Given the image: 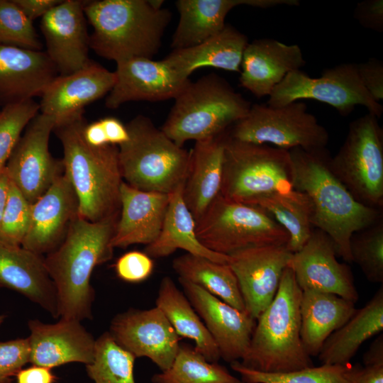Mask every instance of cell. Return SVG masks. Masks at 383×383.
<instances>
[{
	"label": "cell",
	"instance_id": "6da1fadb",
	"mask_svg": "<svg viewBox=\"0 0 383 383\" xmlns=\"http://www.w3.org/2000/svg\"><path fill=\"white\" fill-rule=\"evenodd\" d=\"M289 151L293 189L309 197L313 228L328 235L337 255L352 262V235L381 219V210L364 205L353 196L331 170V157L326 148L314 150L297 148Z\"/></svg>",
	"mask_w": 383,
	"mask_h": 383
},
{
	"label": "cell",
	"instance_id": "7a4b0ae2",
	"mask_svg": "<svg viewBox=\"0 0 383 383\" xmlns=\"http://www.w3.org/2000/svg\"><path fill=\"white\" fill-rule=\"evenodd\" d=\"M118 217L91 222L77 215L62 243L44 257L57 292L59 317L91 318V275L96 266L113 257L111 242Z\"/></svg>",
	"mask_w": 383,
	"mask_h": 383
},
{
	"label": "cell",
	"instance_id": "3957f363",
	"mask_svg": "<svg viewBox=\"0 0 383 383\" xmlns=\"http://www.w3.org/2000/svg\"><path fill=\"white\" fill-rule=\"evenodd\" d=\"M86 124L84 114H81L55 126L53 131L63 148L64 172L77 197V215L98 222L119 216L123 179L118 147L88 144L83 135Z\"/></svg>",
	"mask_w": 383,
	"mask_h": 383
},
{
	"label": "cell",
	"instance_id": "277c9868",
	"mask_svg": "<svg viewBox=\"0 0 383 383\" xmlns=\"http://www.w3.org/2000/svg\"><path fill=\"white\" fill-rule=\"evenodd\" d=\"M86 18L93 28L89 48L116 62L157 53L172 13L149 0L84 1Z\"/></svg>",
	"mask_w": 383,
	"mask_h": 383
},
{
	"label": "cell",
	"instance_id": "5b68a950",
	"mask_svg": "<svg viewBox=\"0 0 383 383\" xmlns=\"http://www.w3.org/2000/svg\"><path fill=\"white\" fill-rule=\"evenodd\" d=\"M301 292L293 272L287 267L274 298L256 320L242 365L268 373L313 366L300 335Z\"/></svg>",
	"mask_w": 383,
	"mask_h": 383
},
{
	"label": "cell",
	"instance_id": "8992f818",
	"mask_svg": "<svg viewBox=\"0 0 383 383\" xmlns=\"http://www.w3.org/2000/svg\"><path fill=\"white\" fill-rule=\"evenodd\" d=\"M251 103L221 76L211 73L190 82L174 99L160 128L177 145L226 132L248 113Z\"/></svg>",
	"mask_w": 383,
	"mask_h": 383
},
{
	"label": "cell",
	"instance_id": "52a82bcc",
	"mask_svg": "<svg viewBox=\"0 0 383 383\" xmlns=\"http://www.w3.org/2000/svg\"><path fill=\"white\" fill-rule=\"evenodd\" d=\"M126 127L129 139L118 146L123 182L139 190L167 194L184 184L190 151L177 145L147 116H135Z\"/></svg>",
	"mask_w": 383,
	"mask_h": 383
},
{
	"label": "cell",
	"instance_id": "ba28073f",
	"mask_svg": "<svg viewBox=\"0 0 383 383\" xmlns=\"http://www.w3.org/2000/svg\"><path fill=\"white\" fill-rule=\"evenodd\" d=\"M292 189V163L289 150L238 141L226 133L221 196L250 205L263 196Z\"/></svg>",
	"mask_w": 383,
	"mask_h": 383
},
{
	"label": "cell",
	"instance_id": "9c48e42d",
	"mask_svg": "<svg viewBox=\"0 0 383 383\" xmlns=\"http://www.w3.org/2000/svg\"><path fill=\"white\" fill-rule=\"evenodd\" d=\"M196 234L207 249L226 255L251 247L287 245L289 240L265 211L221 194L196 222Z\"/></svg>",
	"mask_w": 383,
	"mask_h": 383
},
{
	"label": "cell",
	"instance_id": "30bf717a",
	"mask_svg": "<svg viewBox=\"0 0 383 383\" xmlns=\"http://www.w3.org/2000/svg\"><path fill=\"white\" fill-rule=\"evenodd\" d=\"M330 166L357 201L382 209L383 130L375 116L368 113L350 122Z\"/></svg>",
	"mask_w": 383,
	"mask_h": 383
},
{
	"label": "cell",
	"instance_id": "8fae6325",
	"mask_svg": "<svg viewBox=\"0 0 383 383\" xmlns=\"http://www.w3.org/2000/svg\"><path fill=\"white\" fill-rule=\"evenodd\" d=\"M230 138L245 143L266 144L290 150L326 148L329 133L301 101L272 107L251 104L247 115L228 130Z\"/></svg>",
	"mask_w": 383,
	"mask_h": 383
},
{
	"label": "cell",
	"instance_id": "7c38bea8",
	"mask_svg": "<svg viewBox=\"0 0 383 383\" xmlns=\"http://www.w3.org/2000/svg\"><path fill=\"white\" fill-rule=\"evenodd\" d=\"M301 99L325 103L342 116H348L358 105L377 118L383 113L382 104L364 87L355 63L325 69L318 77H311L301 70L293 71L273 89L267 104L279 107Z\"/></svg>",
	"mask_w": 383,
	"mask_h": 383
},
{
	"label": "cell",
	"instance_id": "4fadbf2b",
	"mask_svg": "<svg viewBox=\"0 0 383 383\" xmlns=\"http://www.w3.org/2000/svg\"><path fill=\"white\" fill-rule=\"evenodd\" d=\"M55 119L38 113L28 124L5 166L11 182L30 204L35 202L64 173L62 160L49 150Z\"/></svg>",
	"mask_w": 383,
	"mask_h": 383
},
{
	"label": "cell",
	"instance_id": "5bb4252c",
	"mask_svg": "<svg viewBox=\"0 0 383 383\" xmlns=\"http://www.w3.org/2000/svg\"><path fill=\"white\" fill-rule=\"evenodd\" d=\"M109 333L135 358L148 357L162 371L171 366L180 346L179 337L157 306L118 314L111 321Z\"/></svg>",
	"mask_w": 383,
	"mask_h": 383
},
{
	"label": "cell",
	"instance_id": "9a60e30c",
	"mask_svg": "<svg viewBox=\"0 0 383 383\" xmlns=\"http://www.w3.org/2000/svg\"><path fill=\"white\" fill-rule=\"evenodd\" d=\"M293 253L282 245L251 247L229 255L245 310L257 320L271 304Z\"/></svg>",
	"mask_w": 383,
	"mask_h": 383
},
{
	"label": "cell",
	"instance_id": "2e32d148",
	"mask_svg": "<svg viewBox=\"0 0 383 383\" xmlns=\"http://www.w3.org/2000/svg\"><path fill=\"white\" fill-rule=\"evenodd\" d=\"M337 255L330 237L314 228L302 248L293 253L288 267L302 291L331 293L355 303L359 296L352 272L338 261Z\"/></svg>",
	"mask_w": 383,
	"mask_h": 383
},
{
	"label": "cell",
	"instance_id": "e0dca14e",
	"mask_svg": "<svg viewBox=\"0 0 383 383\" xmlns=\"http://www.w3.org/2000/svg\"><path fill=\"white\" fill-rule=\"evenodd\" d=\"M183 292L214 340L221 358L241 360L250 345L256 320L200 287L178 277Z\"/></svg>",
	"mask_w": 383,
	"mask_h": 383
},
{
	"label": "cell",
	"instance_id": "ac0fdd59",
	"mask_svg": "<svg viewBox=\"0 0 383 383\" xmlns=\"http://www.w3.org/2000/svg\"><path fill=\"white\" fill-rule=\"evenodd\" d=\"M115 84L105 106L116 109L133 101H159L175 99L190 83L163 60L134 57L116 62Z\"/></svg>",
	"mask_w": 383,
	"mask_h": 383
},
{
	"label": "cell",
	"instance_id": "d6986e66",
	"mask_svg": "<svg viewBox=\"0 0 383 383\" xmlns=\"http://www.w3.org/2000/svg\"><path fill=\"white\" fill-rule=\"evenodd\" d=\"M84 3L81 0L61 1L41 18L45 52L60 75L72 74L91 61L88 54L89 35Z\"/></svg>",
	"mask_w": 383,
	"mask_h": 383
},
{
	"label": "cell",
	"instance_id": "ffe728a7",
	"mask_svg": "<svg viewBox=\"0 0 383 383\" xmlns=\"http://www.w3.org/2000/svg\"><path fill=\"white\" fill-rule=\"evenodd\" d=\"M115 82L114 72L91 61L72 74L57 76L40 96V111L60 125L84 114V107L108 94Z\"/></svg>",
	"mask_w": 383,
	"mask_h": 383
},
{
	"label": "cell",
	"instance_id": "44dd1931",
	"mask_svg": "<svg viewBox=\"0 0 383 383\" xmlns=\"http://www.w3.org/2000/svg\"><path fill=\"white\" fill-rule=\"evenodd\" d=\"M77 213V197L64 172L31 204L30 223L21 246L40 255L48 254L62 243Z\"/></svg>",
	"mask_w": 383,
	"mask_h": 383
},
{
	"label": "cell",
	"instance_id": "7402d4cb",
	"mask_svg": "<svg viewBox=\"0 0 383 383\" xmlns=\"http://www.w3.org/2000/svg\"><path fill=\"white\" fill-rule=\"evenodd\" d=\"M80 322L62 318L53 324L30 320V362L50 369L70 362L91 363L96 340Z\"/></svg>",
	"mask_w": 383,
	"mask_h": 383
},
{
	"label": "cell",
	"instance_id": "603a6c76",
	"mask_svg": "<svg viewBox=\"0 0 383 383\" xmlns=\"http://www.w3.org/2000/svg\"><path fill=\"white\" fill-rule=\"evenodd\" d=\"M306 65L301 48L272 38L248 43L242 57L240 84L255 96H270L287 74Z\"/></svg>",
	"mask_w": 383,
	"mask_h": 383
},
{
	"label": "cell",
	"instance_id": "cb8c5ba5",
	"mask_svg": "<svg viewBox=\"0 0 383 383\" xmlns=\"http://www.w3.org/2000/svg\"><path fill=\"white\" fill-rule=\"evenodd\" d=\"M57 76L45 51L0 43V106L40 96Z\"/></svg>",
	"mask_w": 383,
	"mask_h": 383
},
{
	"label": "cell",
	"instance_id": "d4e9b609",
	"mask_svg": "<svg viewBox=\"0 0 383 383\" xmlns=\"http://www.w3.org/2000/svg\"><path fill=\"white\" fill-rule=\"evenodd\" d=\"M298 0H178L179 21L172 38L173 50L196 45L221 32L226 17L241 5L260 9L279 5L299 6Z\"/></svg>",
	"mask_w": 383,
	"mask_h": 383
},
{
	"label": "cell",
	"instance_id": "484cf974",
	"mask_svg": "<svg viewBox=\"0 0 383 383\" xmlns=\"http://www.w3.org/2000/svg\"><path fill=\"white\" fill-rule=\"evenodd\" d=\"M168 203L167 194L139 190L123 182L120 214L111 246L125 248L153 243L161 231Z\"/></svg>",
	"mask_w": 383,
	"mask_h": 383
},
{
	"label": "cell",
	"instance_id": "4316f807",
	"mask_svg": "<svg viewBox=\"0 0 383 383\" xmlns=\"http://www.w3.org/2000/svg\"><path fill=\"white\" fill-rule=\"evenodd\" d=\"M16 291L59 317L57 292L44 257L0 242V289Z\"/></svg>",
	"mask_w": 383,
	"mask_h": 383
},
{
	"label": "cell",
	"instance_id": "83f0119b",
	"mask_svg": "<svg viewBox=\"0 0 383 383\" xmlns=\"http://www.w3.org/2000/svg\"><path fill=\"white\" fill-rule=\"evenodd\" d=\"M226 132L195 141L183 187V199L196 222L221 194Z\"/></svg>",
	"mask_w": 383,
	"mask_h": 383
},
{
	"label": "cell",
	"instance_id": "f1b7e54d",
	"mask_svg": "<svg viewBox=\"0 0 383 383\" xmlns=\"http://www.w3.org/2000/svg\"><path fill=\"white\" fill-rule=\"evenodd\" d=\"M248 43L245 35L230 24L206 40L192 47L173 50L162 59L180 76L189 78L196 70L214 67L240 72L243 54Z\"/></svg>",
	"mask_w": 383,
	"mask_h": 383
},
{
	"label": "cell",
	"instance_id": "f546056e",
	"mask_svg": "<svg viewBox=\"0 0 383 383\" xmlns=\"http://www.w3.org/2000/svg\"><path fill=\"white\" fill-rule=\"evenodd\" d=\"M355 303L338 295L316 290L301 292V340L305 351L318 356L324 342L355 313Z\"/></svg>",
	"mask_w": 383,
	"mask_h": 383
},
{
	"label": "cell",
	"instance_id": "4dcf8cb0",
	"mask_svg": "<svg viewBox=\"0 0 383 383\" xmlns=\"http://www.w3.org/2000/svg\"><path fill=\"white\" fill-rule=\"evenodd\" d=\"M184 184L169 195V203L160 235L145 248L150 257L159 258L172 255L178 249L187 253L228 264L229 256L213 252L204 246L196 234V221L183 199Z\"/></svg>",
	"mask_w": 383,
	"mask_h": 383
},
{
	"label": "cell",
	"instance_id": "1f68e13d",
	"mask_svg": "<svg viewBox=\"0 0 383 383\" xmlns=\"http://www.w3.org/2000/svg\"><path fill=\"white\" fill-rule=\"evenodd\" d=\"M383 329V287L324 342L318 355L323 364L350 363L361 345Z\"/></svg>",
	"mask_w": 383,
	"mask_h": 383
},
{
	"label": "cell",
	"instance_id": "d6a6232c",
	"mask_svg": "<svg viewBox=\"0 0 383 383\" xmlns=\"http://www.w3.org/2000/svg\"><path fill=\"white\" fill-rule=\"evenodd\" d=\"M179 337L194 342V349L208 361L218 362V347L184 292L170 277L162 278L155 301Z\"/></svg>",
	"mask_w": 383,
	"mask_h": 383
},
{
	"label": "cell",
	"instance_id": "836d02e7",
	"mask_svg": "<svg viewBox=\"0 0 383 383\" xmlns=\"http://www.w3.org/2000/svg\"><path fill=\"white\" fill-rule=\"evenodd\" d=\"M250 205L265 211L285 230L289 235L286 247L292 253L302 248L314 229L311 203L301 192L292 189L270 194L255 199Z\"/></svg>",
	"mask_w": 383,
	"mask_h": 383
},
{
	"label": "cell",
	"instance_id": "e575fe53",
	"mask_svg": "<svg viewBox=\"0 0 383 383\" xmlns=\"http://www.w3.org/2000/svg\"><path fill=\"white\" fill-rule=\"evenodd\" d=\"M172 267L179 278L200 287L239 310H245L237 278L228 264L187 252L173 260Z\"/></svg>",
	"mask_w": 383,
	"mask_h": 383
},
{
	"label": "cell",
	"instance_id": "d590c367",
	"mask_svg": "<svg viewBox=\"0 0 383 383\" xmlns=\"http://www.w3.org/2000/svg\"><path fill=\"white\" fill-rule=\"evenodd\" d=\"M153 383H244L218 362L208 361L194 348L180 345L166 370L152 377Z\"/></svg>",
	"mask_w": 383,
	"mask_h": 383
},
{
	"label": "cell",
	"instance_id": "8d00e7d4",
	"mask_svg": "<svg viewBox=\"0 0 383 383\" xmlns=\"http://www.w3.org/2000/svg\"><path fill=\"white\" fill-rule=\"evenodd\" d=\"M135 360L106 332L96 340L94 360L86 365L87 374L95 383H135Z\"/></svg>",
	"mask_w": 383,
	"mask_h": 383
},
{
	"label": "cell",
	"instance_id": "74e56055",
	"mask_svg": "<svg viewBox=\"0 0 383 383\" xmlns=\"http://www.w3.org/2000/svg\"><path fill=\"white\" fill-rule=\"evenodd\" d=\"M244 383H353V365H326L285 372L268 373L244 367L239 361L231 363Z\"/></svg>",
	"mask_w": 383,
	"mask_h": 383
},
{
	"label": "cell",
	"instance_id": "f35d334b",
	"mask_svg": "<svg viewBox=\"0 0 383 383\" xmlns=\"http://www.w3.org/2000/svg\"><path fill=\"white\" fill-rule=\"evenodd\" d=\"M352 262L368 281L383 283V221L355 233L350 240Z\"/></svg>",
	"mask_w": 383,
	"mask_h": 383
},
{
	"label": "cell",
	"instance_id": "ab89813d",
	"mask_svg": "<svg viewBox=\"0 0 383 383\" xmlns=\"http://www.w3.org/2000/svg\"><path fill=\"white\" fill-rule=\"evenodd\" d=\"M39 111V104L33 99L2 108L0 111V171L5 167L23 130Z\"/></svg>",
	"mask_w": 383,
	"mask_h": 383
},
{
	"label": "cell",
	"instance_id": "60d3db41",
	"mask_svg": "<svg viewBox=\"0 0 383 383\" xmlns=\"http://www.w3.org/2000/svg\"><path fill=\"white\" fill-rule=\"evenodd\" d=\"M0 43L42 50L43 45L29 20L13 0H0Z\"/></svg>",
	"mask_w": 383,
	"mask_h": 383
},
{
	"label": "cell",
	"instance_id": "b9f144b4",
	"mask_svg": "<svg viewBox=\"0 0 383 383\" xmlns=\"http://www.w3.org/2000/svg\"><path fill=\"white\" fill-rule=\"evenodd\" d=\"M31 204L11 182L8 199L0 224V242L21 246L30 218Z\"/></svg>",
	"mask_w": 383,
	"mask_h": 383
},
{
	"label": "cell",
	"instance_id": "7bdbcfd3",
	"mask_svg": "<svg viewBox=\"0 0 383 383\" xmlns=\"http://www.w3.org/2000/svg\"><path fill=\"white\" fill-rule=\"evenodd\" d=\"M28 338L0 342V383H11L13 377L30 362Z\"/></svg>",
	"mask_w": 383,
	"mask_h": 383
},
{
	"label": "cell",
	"instance_id": "ee69618b",
	"mask_svg": "<svg viewBox=\"0 0 383 383\" xmlns=\"http://www.w3.org/2000/svg\"><path fill=\"white\" fill-rule=\"evenodd\" d=\"M154 262L145 252L130 251L121 255L116 262L115 270L122 280L138 283L148 279L152 273Z\"/></svg>",
	"mask_w": 383,
	"mask_h": 383
},
{
	"label": "cell",
	"instance_id": "f6af8a7d",
	"mask_svg": "<svg viewBox=\"0 0 383 383\" xmlns=\"http://www.w3.org/2000/svg\"><path fill=\"white\" fill-rule=\"evenodd\" d=\"M360 79L371 96L378 103L383 99V63L377 58H370L357 64Z\"/></svg>",
	"mask_w": 383,
	"mask_h": 383
},
{
	"label": "cell",
	"instance_id": "bcb514c9",
	"mask_svg": "<svg viewBox=\"0 0 383 383\" xmlns=\"http://www.w3.org/2000/svg\"><path fill=\"white\" fill-rule=\"evenodd\" d=\"M354 18L367 29L383 31V0H365L357 4Z\"/></svg>",
	"mask_w": 383,
	"mask_h": 383
},
{
	"label": "cell",
	"instance_id": "7dc6e473",
	"mask_svg": "<svg viewBox=\"0 0 383 383\" xmlns=\"http://www.w3.org/2000/svg\"><path fill=\"white\" fill-rule=\"evenodd\" d=\"M109 144L120 145L129 139V133L126 126L119 119L108 116L100 119Z\"/></svg>",
	"mask_w": 383,
	"mask_h": 383
},
{
	"label": "cell",
	"instance_id": "c3c4849f",
	"mask_svg": "<svg viewBox=\"0 0 383 383\" xmlns=\"http://www.w3.org/2000/svg\"><path fill=\"white\" fill-rule=\"evenodd\" d=\"M26 17L33 21L43 17L50 10L59 4L60 0H13Z\"/></svg>",
	"mask_w": 383,
	"mask_h": 383
},
{
	"label": "cell",
	"instance_id": "681fc988",
	"mask_svg": "<svg viewBox=\"0 0 383 383\" xmlns=\"http://www.w3.org/2000/svg\"><path fill=\"white\" fill-rule=\"evenodd\" d=\"M16 378V383H54L57 379L50 368L38 365L21 369Z\"/></svg>",
	"mask_w": 383,
	"mask_h": 383
},
{
	"label": "cell",
	"instance_id": "f907efd6",
	"mask_svg": "<svg viewBox=\"0 0 383 383\" xmlns=\"http://www.w3.org/2000/svg\"><path fill=\"white\" fill-rule=\"evenodd\" d=\"M353 383H383V364L353 365Z\"/></svg>",
	"mask_w": 383,
	"mask_h": 383
},
{
	"label": "cell",
	"instance_id": "816d5d0a",
	"mask_svg": "<svg viewBox=\"0 0 383 383\" xmlns=\"http://www.w3.org/2000/svg\"><path fill=\"white\" fill-rule=\"evenodd\" d=\"M83 135L84 140L90 145L101 147L109 144L100 120L87 123L83 130Z\"/></svg>",
	"mask_w": 383,
	"mask_h": 383
},
{
	"label": "cell",
	"instance_id": "f5cc1de1",
	"mask_svg": "<svg viewBox=\"0 0 383 383\" xmlns=\"http://www.w3.org/2000/svg\"><path fill=\"white\" fill-rule=\"evenodd\" d=\"M365 365L383 364V335L381 334L371 344L363 356Z\"/></svg>",
	"mask_w": 383,
	"mask_h": 383
},
{
	"label": "cell",
	"instance_id": "db71d44e",
	"mask_svg": "<svg viewBox=\"0 0 383 383\" xmlns=\"http://www.w3.org/2000/svg\"><path fill=\"white\" fill-rule=\"evenodd\" d=\"M11 180L5 167L0 171V224L6 204Z\"/></svg>",
	"mask_w": 383,
	"mask_h": 383
},
{
	"label": "cell",
	"instance_id": "11a10c76",
	"mask_svg": "<svg viewBox=\"0 0 383 383\" xmlns=\"http://www.w3.org/2000/svg\"><path fill=\"white\" fill-rule=\"evenodd\" d=\"M6 318V316L4 315H0V326L2 325V323H4V320Z\"/></svg>",
	"mask_w": 383,
	"mask_h": 383
}]
</instances>
